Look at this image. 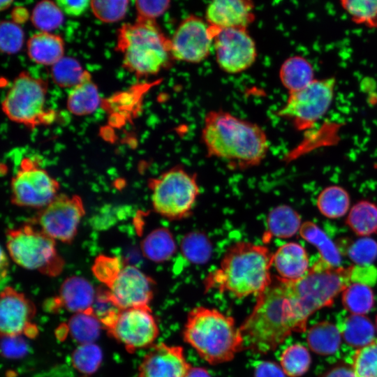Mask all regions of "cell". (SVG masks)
<instances>
[{
	"mask_svg": "<svg viewBox=\"0 0 377 377\" xmlns=\"http://www.w3.org/2000/svg\"><path fill=\"white\" fill-rule=\"evenodd\" d=\"M346 223L357 235L368 237L377 232V205L368 200H361L350 209Z\"/></svg>",
	"mask_w": 377,
	"mask_h": 377,
	"instance_id": "f546056e",
	"label": "cell"
},
{
	"mask_svg": "<svg viewBox=\"0 0 377 377\" xmlns=\"http://www.w3.org/2000/svg\"><path fill=\"white\" fill-rule=\"evenodd\" d=\"M12 3V1H1L0 7L1 10H3L7 8Z\"/></svg>",
	"mask_w": 377,
	"mask_h": 377,
	"instance_id": "f5cc1de1",
	"label": "cell"
},
{
	"mask_svg": "<svg viewBox=\"0 0 377 377\" xmlns=\"http://www.w3.org/2000/svg\"><path fill=\"white\" fill-rule=\"evenodd\" d=\"M140 247L144 256L154 263L168 260L176 250L172 233L164 228L149 232L141 242Z\"/></svg>",
	"mask_w": 377,
	"mask_h": 377,
	"instance_id": "4316f807",
	"label": "cell"
},
{
	"mask_svg": "<svg viewBox=\"0 0 377 377\" xmlns=\"http://www.w3.org/2000/svg\"><path fill=\"white\" fill-rule=\"evenodd\" d=\"M148 186L154 211L170 220L188 216L200 194L195 176L179 167L149 179Z\"/></svg>",
	"mask_w": 377,
	"mask_h": 377,
	"instance_id": "ba28073f",
	"label": "cell"
},
{
	"mask_svg": "<svg viewBox=\"0 0 377 377\" xmlns=\"http://www.w3.org/2000/svg\"><path fill=\"white\" fill-rule=\"evenodd\" d=\"M94 15L104 22H114L121 20L126 15L128 1H91L90 4Z\"/></svg>",
	"mask_w": 377,
	"mask_h": 377,
	"instance_id": "b9f144b4",
	"label": "cell"
},
{
	"mask_svg": "<svg viewBox=\"0 0 377 377\" xmlns=\"http://www.w3.org/2000/svg\"><path fill=\"white\" fill-rule=\"evenodd\" d=\"M191 368L182 347L160 343L146 354L137 377H186Z\"/></svg>",
	"mask_w": 377,
	"mask_h": 377,
	"instance_id": "ac0fdd59",
	"label": "cell"
},
{
	"mask_svg": "<svg viewBox=\"0 0 377 377\" xmlns=\"http://www.w3.org/2000/svg\"><path fill=\"white\" fill-rule=\"evenodd\" d=\"M96 297V291L86 279L72 276L61 283L59 295L52 303L54 308L61 307L74 313L91 309Z\"/></svg>",
	"mask_w": 377,
	"mask_h": 377,
	"instance_id": "ffe728a7",
	"label": "cell"
},
{
	"mask_svg": "<svg viewBox=\"0 0 377 377\" xmlns=\"http://www.w3.org/2000/svg\"><path fill=\"white\" fill-rule=\"evenodd\" d=\"M351 369L356 377H377V339L357 350Z\"/></svg>",
	"mask_w": 377,
	"mask_h": 377,
	"instance_id": "f35d334b",
	"label": "cell"
},
{
	"mask_svg": "<svg viewBox=\"0 0 377 377\" xmlns=\"http://www.w3.org/2000/svg\"><path fill=\"white\" fill-rule=\"evenodd\" d=\"M186 377H211L209 374L203 368L191 367Z\"/></svg>",
	"mask_w": 377,
	"mask_h": 377,
	"instance_id": "f907efd6",
	"label": "cell"
},
{
	"mask_svg": "<svg viewBox=\"0 0 377 377\" xmlns=\"http://www.w3.org/2000/svg\"><path fill=\"white\" fill-rule=\"evenodd\" d=\"M279 78L289 93L300 90L314 80V70L304 57L294 55L286 59L279 70Z\"/></svg>",
	"mask_w": 377,
	"mask_h": 377,
	"instance_id": "603a6c76",
	"label": "cell"
},
{
	"mask_svg": "<svg viewBox=\"0 0 377 377\" xmlns=\"http://www.w3.org/2000/svg\"><path fill=\"white\" fill-rule=\"evenodd\" d=\"M334 77L315 79L306 87L289 93L278 116L291 121L295 128L304 131L313 127L329 110L334 94Z\"/></svg>",
	"mask_w": 377,
	"mask_h": 377,
	"instance_id": "9c48e42d",
	"label": "cell"
},
{
	"mask_svg": "<svg viewBox=\"0 0 377 377\" xmlns=\"http://www.w3.org/2000/svg\"><path fill=\"white\" fill-rule=\"evenodd\" d=\"M102 325L92 308L74 313L68 320L67 330L71 337L80 344L91 343L98 339Z\"/></svg>",
	"mask_w": 377,
	"mask_h": 377,
	"instance_id": "4dcf8cb0",
	"label": "cell"
},
{
	"mask_svg": "<svg viewBox=\"0 0 377 377\" xmlns=\"http://www.w3.org/2000/svg\"><path fill=\"white\" fill-rule=\"evenodd\" d=\"M154 281L132 265L124 264L121 271L102 290L119 309L149 306L154 295Z\"/></svg>",
	"mask_w": 377,
	"mask_h": 377,
	"instance_id": "2e32d148",
	"label": "cell"
},
{
	"mask_svg": "<svg viewBox=\"0 0 377 377\" xmlns=\"http://www.w3.org/2000/svg\"><path fill=\"white\" fill-rule=\"evenodd\" d=\"M59 183L30 158H24L10 182L11 202L41 209L58 194Z\"/></svg>",
	"mask_w": 377,
	"mask_h": 377,
	"instance_id": "30bf717a",
	"label": "cell"
},
{
	"mask_svg": "<svg viewBox=\"0 0 377 377\" xmlns=\"http://www.w3.org/2000/svg\"><path fill=\"white\" fill-rule=\"evenodd\" d=\"M6 249L20 267L49 276H58L64 267L56 241L31 224L7 230Z\"/></svg>",
	"mask_w": 377,
	"mask_h": 377,
	"instance_id": "52a82bcc",
	"label": "cell"
},
{
	"mask_svg": "<svg viewBox=\"0 0 377 377\" xmlns=\"http://www.w3.org/2000/svg\"><path fill=\"white\" fill-rule=\"evenodd\" d=\"M254 4L248 0H215L205 10V20L219 29L247 28L255 20Z\"/></svg>",
	"mask_w": 377,
	"mask_h": 377,
	"instance_id": "d6986e66",
	"label": "cell"
},
{
	"mask_svg": "<svg viewBox=\"0 0 377 377\" xmlns=\"http://www.w3.org/2000/svg\"><path fill=\"white\" fill-rule=\"evenodd\" d=\"M353 265L334 267L318 259L301 279L282 280L300 315L307 321L315 311L330 306L335 297L353 283Z\"/></svg>",
	"mask_w": 377,
	"mask_h": 377,
	"instance_id": "8992f818",
	"label": "cell"
},
{
	"mask_svg": "<svg viewBox=\"0 0 377 377\" xmlns=\"http://www.w3.org/2000/svg\"><path fill=\"white\" fill-rule=\"evenodd\" d=\"M117 50L123 56V66L137 76L158 73L172 59L170 38L155 21L138 18L125 24L117 36Z\"/></svg>",
	"mask_w": 377,
	"mask_h": 377,
	"instance_id": "5b68a950",
	"label": "cell"
},
{
	"mask_svg": "<svg viewBox=\"0 0 377 377\" xmlns=\"http://www.w3.org/2000/svg\"><path fill=\"white\" fill-rule=\"evenodd\" d=\"M35 313L34 304L23 293L12 287H6L1 293L0 300L1 337L36 335L37 328L31 323Z\"/></svg>",
	"mask_w": 377,
	"mask_h": 377,
	"instance_id": "e0dca14e",
	"label": "cell"
},
{
	"mask_svg": "<svg viewBox=\"0 0 377 377\" xmlns=\"http://www.w3.org/2000/svg\"><path fill=\"white\" fill-rule=\"evenodd\" d=\"M123 265L118 257L102 254L96 258L91 270L95 277L107 286L119 274Z\"/></svg>",
	"mask_w": 377,
	"mask_h": 377,
	"instance_id": "7bdbcfd3",
	"label": "cell"
},
{
	"mask_svg": "<svg viewBox=\"0 0 377 377\" xmlns=\"http://www.w3.org/2000/svg\"><path fill=\"white\" fill-rule=\"evenodd\" d=\"M272 254L264 246L239 242L229 247L219 268L205 279L206 290H216L237 298L258 296L272 282Z\"/></svg>",
	"mask_w": 377,
	"mask_h": 377,
	"instance_id": "3957f363",
	"label": "cell"
},
{
	"mask_svg": "<svg viewBox=\"0 0 377 377\" xmlns=\"http://www.w3.org/2000/svg\"><path fill=\"white\" fill-rule=\"evenodd\" d=\"M181 247L184 257L195 263L207 262L212 253L211 244L207 237L198 232L186 235Z\"/></svg>",
	"mask_w": 377,
	"mask_h": 377,
	"instance_id": "ab89813d",
	"label": "cell"
},
{
	"mask_svg": "<svg viewBox=\"0 0 377 377\" xmlns=\"http://www.w3.org/2000/svg\"><path fill=\"white\" fill-rule=\"evenodd\" d=\"M376 327L377 329V316H376Z\"/></svg>",
	"mask_w": 377,
	"mask_h": 377,
	"instance_id": "db71d44e",
	"label": "cell"
},
{
	"mask_svg": "<svg viewBox=\"0 0 377 377\" xmlns=\"http://www.w3.org/2000/svg\"><path fill=\"white\" fill-rule=\"evenodd\" d=\"M101 98L96 85L88 73L84 79L72 88L67 97V108L75 115L94 112L99 106Z\"/></svg>",
	"mask_w": 377,
	"mask_h": 377,
	"instance_id": "d4e9b609",
	"label": "cell"
},
{
	"mask_svg": "<svg viewBox=\"0 0 377 377\" xmlns=\"http://www.w3.org/2000/svg\"><path fill=\"white\" fill-rule=\"evenodd\" d=\"M285 375L281 366L268 361L258 363L254 371V377H286Z\"/></svg>",
	"mask_w": 377,
	"mask_h": 377,
	"instance_id": "c3c4849f",
	"label": "cell"
},
{
	"mask_svg": "<svg viewBox=\"0 0 377 377\" xmlns=\"http://www.w3.org/2000/svg\"><path fill=\"white\" fill-rule=\"evenodd\" d=\"M219 29L196 15L183 19L170 38L173 60L198 64L209 54Z\"/></svg>",
	"mask_w": 377,
	"mask_h": 377,
	"instance_id": "5bb4252c",
	"label": "cell"
},
{
	"mask_svg": "<svg viewBox=\"0 0 377 377\" xmlns=\"http://www.w3.org/2000/svg\"><path fill=\"white\" fill-rule=\"evenodd\" d=\"M80 64L70 57H64L52 66L51 75L54 82L62 87H74L88 74Z\"/></svg>",
	"mask_w": 377,
	"mask_h": 377,
	"instance_id": "e575fe53",
	"label": "cell"
},
{
	"mask_svg": "<svg viewBox=\"0 0 377 377\" xmlns=\"http://www.w3.org/2000/svg\"><path fill=\"white\" fill-rule=\"evenodd\" d=\"M62 38L49 32L32 35L27 42V54L30 59L39 64L52 66L64 57Z\"/></svg>",
	"mask_w": 377,
	"mask_h": 377,
	"instance_id": "7402d4cb",
	"label": "cell"
},
{
	"mask_svg": "<svg viewBox=\"0 0 377 377\" xmlns=\"http://www.w3.org/2000/svg\"><path fill=\"white\" fill-rule=\"evenodd\" d=\"M138 18L155 21L163 15L170 6V1H135Z\"/></svg>",
	"mask_w": 377,
	"mask_h": 377,
	"instance_id": "f6af8a7d",
	"label": "cell"
},
{
	"mask_svg": "<svg viewBox=\"0 0 377 377\" xmlns=\"http://www.w3.org/2000/svg\"><path fill=\"white\" fill-rule=\"evenodd\" d=\"M374 296L370 286L362 283H352L342 292V303L352 314L364 315L372 308Z\"/></svg>",
	"mask_w": 377,
	"mask_h": 377,
	"instance_id": "d6a6232c",
	"label": "cell"
},
{
	"mask_svg": "<svg viewBox=\"0 0 377 377\" xmlns=\"http://www.w3.org/2000/svg\"><path fill=\"white\" fill-rule=\"evenodd\" d=\"M213 47L219 68L229 74L249 69L257 57L256 43L247 28L219 29Z\"/></svg>",
	"mask_w": 377,
	"mask_h": 377,
	"instance_id": "9a60e30c",
	"label": "cell"
},
{
	"mask_svg": "<svg viewBox=\"0 0 377 377\" xmlns=\"http://www.w3.org/2000/svg\"><path fill=\"white\" fill-rule=\"evenodd\" d=\"M104 328L129 353L152 346L159 332L149 306L120 309Z\"/></svg>",
	"mask_w": 377,
	"mask_h": 377,
	"instance_id": "4fadbf2b",
	"label": "cell"
},
{
	"mask_svg": "<svg viewBox=\"0 0 377 377\" xmlns=\"http://www.w3.org/2000/svg\"><path fill=\"white\" fill-rule=\"evenodd\" d=\"M272 265L279 278L288 281L301 279L310 269L305 249L296 242H288L279 247L272 254Z\"/></svg>",
	"mask_w": 377,
	"mask_h": 377,
	"instance_id": "44dd1931",
	"label": "cell"
},
{
	"mask_svg": "<svg viewBox=\"0 0 377 377\" xmlns=\"http://www.w3.org/2000/svg\"><path fill=\"white\" fill-rule=\"evenodd\" d=\"M184 341L211 364L230 361L244 350L239 327L230 316L214 309L199 306L188 314Z\"/></svg>",
	"mask_w": 377,
	"mask_h": 377,
	"instance_id": "277c9868",
	"label": "cell"
},
{
	"mask_svg": "<svg viewBox=\"0 0 377 377\" xmlns=\"http://www.w3.org/2000/svg\"><path fill=\"white\" fill-rule=\"evenodd\" d=\"M31 22L41 32H49L57 29L64 21L63 12L50 1L38 2L33 9Z\"/></svg>",
	"mask_w": 377,
	"mask_h": 377,
	"instance_id": "d590c367",
	"label": "cell"
},
{
	"mask_svg": "<svg viewBox=\"0 0 377 377\" xmlns=\"http://www.w3.org/2000/svg\"><path fill=\"white\" fill-rule=\"evenodd\" d=\"M201 138L208 156L223 160L234 168L259 165L269 149L261 127L223 110L206 114Z\"/></svg>",
	"mask_w": 377,
	"mask_h": 377,
	"instance_id": "7a4b0ae2",
	"label": "cell"
},
{
	"mask_svg": "<svg viewBox=\"0 0 377 377\" xmlns=\"http://www.w3.org/2000/svg\"><path fill=\"white\" fill-rule=\"evenodd\" d=\"M46 92L43 80L21 73L2 103L3 110L12 121L34 126L43 118Z\"/></svg>",
	"mask_w": 377,
	"mask_h": 377,
	"instance_id": "8fae6325",
	"label": "cell"
},
{
	"mask_svg": "<svg viewBox=\"0 0 377 377\" xmlns=\"http://www.w3.org/2000/svg\"><path fill=\"white\" fill-rule=\"evenodd\" d=\"M324 377H356L352 369L347 367H339L330 370Z\"/></svg>",
	"mask_w": 377,
	"mask_h": 377,
	"instance_id": "681fc988",
	"label": "cell"
},
{
	"mask_svg": "<svg viewBox=\"0 0 377 377\" xmlns=\"http://www.w3.org/2000/svg\"><path fill=\"white\" fill-rule=\"evenodd\" d=\"M311 356L306 347L295 343L286 348L280 357V366L286 376L299 377L311 364Z\"/></svg>",
	"mask_w": 377,
	"mask_h": 377,
	"instance_id": "836d02e7",
	"label": "cell"
},
{
	"mask_svg": "<svg viewBox=\"0 0 377 377\" xmlns=\"http://www.w3.org/2000/svg\"><path fill=\"white\" fill-rule=\"evenodd\" d=\"M316 205L324 216L329 219H338L348 212L350 207V196L341 186H330L319 193Z\"/></svg>",
	"mask_w": 377,
	"mask_h": 377,
	"instance_id": "1f68e13d",
	"label": "cell"
},
{
	"mask_svg": "<svg viewBox=\"0 0 377 377\" xmlns=\"http://www.w3.org/2000/svg\"><path fill=\"white\" fill-rule=\"evenodd\" d=\"M84 214V203L79 195L62 193L40 209L35 222L55 241L70 244L75 239Z\"/></svg>",
	"mask_w": 377,
	"mask_h": 377,
	"instance_id": "7c38bea8",
	"label": "cell"
},
{
	"mask_svg": "<svg viewBox=\"0 0 377 377\" xmlns=\"http://www.w3.org/2000/svg\"><path fill=\"white\" fill-rule=\"evenodd\" d=\"M340 3L355 23L377 28V0H343Z\"/></svg>",
	"mask_w": 377,
	"mask_h": 377,
	"instance_id": "8d00e7d4",
	"label": "cell"
},
{
	"mask_svg": "<svg viewBox=\"0 0 377 377\" xmlns=\"http://www.w3.org/2000/svg\"><path fill=\"white\" fill-rule=\"evenodd\" d=\"M299 214L291 207L279 205L273 208L267 219V237L290 238L300 232L302 226Z\"/></svg>",
	"mask_w": 377,
	"mask_h": 377,
	"instance_id": "484cf974",
	"label": "cell"
},
{
	"mask_svg": "<svg viewBox=\"0 0 377 377\" xmlns=\"http://www.w3.org/2000/svg\"><path fill=\"white\" fill-rule=\"evenodd\" d=\"M102 359V350L94 343L80 344L71 355V362L74 368L87 375L92 374L98 370Z\"/></svg>",
	"mask_w": 377,
	"mask_h": 377,
	"instance_id": "74e56055",
	"label": "cell"
},
{
	"mask_svg": "<svg viewBox=\"0 0 377 377\" xmlns=\"http://www.w3.org/2000/svg\"><path fill=\"white\" fill-rule=\"evenodd\" d=\"M306 324L284 281L277 277L274 283L272 282L258 295L252 312L239 327L244 350L267 353L293 332L304 331Z\"/></svg>",
	"mask_w": 377,
	"mask_h": 377,
	"instance_id": "6da1fadb",
	"label": "cell"
},
{
	"mask_svg": "<svg viewBox=\"0 0 377 377\" xmlns=\"http://www.w3.org/2000/svg\"><path fill=\"white\" fill-rule=\"evenodd\" d=\"M57 5L63 13L70 16H79L82 15L91 4V1L88 0H57Z\"/></svg>",
	"mask_w": 377,
	"mask_h": 377,
	"instance_id": "7dc6e473",
	"label": "cell"
},
{
	"mask_svg": "<svg viewBox=\"0 0 377 377\" xmlns=\"http://www.w3.org/2000/svg\"><path fill=\"white\" fill-rule=\"evenodd\" d=\"M24 34L20 27L15 22L3 21L0 25V48L6 54L18 52L23 44Z\"/></svg>",
	"mask_w": 377,
	"mask_h": 377,
	"instance_id": "ee69618b",
	"label": "cell"
},
{
	"mask_svg": "<svg viewBox=\"0 0 377 377\" xmlns=\"http://www.w3.org/2000/svg\"><path fill=\"white\" fill-rule=\"evenodd\" d=\"M339 329L341 337L353 347L362 348L375 339V327L364 315L347 316Z\"/></svg>",
	"mask_w": 377,
	"mask_h": 377,
	"instance_id": "83f0119b",
	"label": "cell"
},
{
	"mask_svg": "<svg viewBox=\"0 0 377 377\" xmlns=\"http://www.w3.org/2000/svg\"><path fill=\"white\" fill-rule=\"evenodd\" d=\"M1 350L6 357L22 356L27 350L24 342L17 337H1Z\"/></svg>",
	"mask_w": 377,
	"mask_h": 377,
	"instance_id": "bcb514c9",
	"label": "cell"
},
{
	"mask_svg": "<svg viewBox=\"0 0 377 377\" xmlns=\"http://www.w3.org/2000/svg\"><path fill=\"white\" fill-rule=\"evenodd\" d=\"M299 233L302 238L318 249L320 260L331 267H341V256L337 246L315 223H302Z\"/></svg>",
	"mask_w": 377,
	"mask_h": 377,
	"instance_id": "cb8c5ba5",
	"label": "cell"
},
{
	"mask_svg": "<svg viewBox=\"0 0 377 377\" xmlns=\"http://www.w3.org/2000/svg\"><path fill=\"white\" fill-rule=\"evenodd\" d=\"M306 340L313 352L320 355H330L339 348L341 335L339 329L334 324L322 322L309 329Z\"/></svg>",
	"mask_w": 377,
	"mask_h": 377,
	"instance_id": "f1b7e54d",
	"label": "cell"
},
{
	"mask_svg": "<svg viewBox=\"0 0 377 377\" xmlns=\"http://www.w3.org/2000/svg\"><path fill=\"white\" fill-rule=\"evenodd\" d=\"M346 255L356 265H371L377 258V242L369 237H362L348 246Z\"/></svg>",
	"mask_w": 377,
	"mask_h": 377,
	"instance_id": "60d3db41",
	"label": "cell"
},
{
	"mask_svg": "<svg viewBox=\"0 0 377 377\" xmlns=\"http://www.w3.org/2000/svg\"><path fill=\"white\" fill-rule=\"evenodd\" d=\"M8 260L6 253L4 252V251L1 250V279L3 278V276H6L8 272Z\"/></svg>",
	"mask_w": 377,
	"mask_h": 377,
	"instance_id": "816d5d0a",
	"label": "cell"
}]
</instances>
